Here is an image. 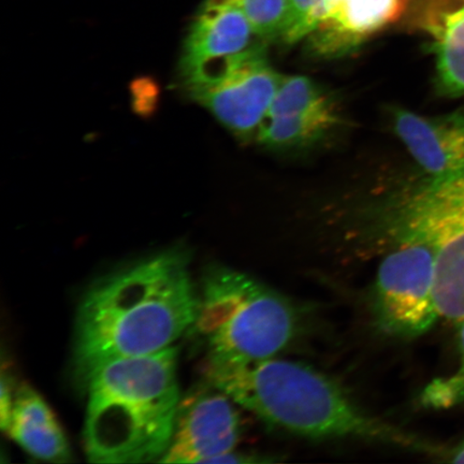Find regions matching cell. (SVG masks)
Returning a JSON list of instances; mask_svg holds the SVG:
<instances>
[{"mask_svg": "<svg viewBox=\"0 0 464 464\" xmlns=\"http://www.w3.org/2000/svg\"><path fill=\"white\" fill-rule=\"evenodd\" d=\"M188 248L172 246L113 270L87 288L75 316L74 379L85 388L102 365L150 355L194 327L199 290Z\"/></svg>", "mask_w": 464, "mask_h": 464, "instance_id": "cell-1", "label": "cell"}, {"mask_svg": "<svg viewBox=\"0 0 464 464\" xmlns=\"http://www.w3.org/2000/svg\"><path fill=\"white\" fill-rule=\"evenodd\" d=\"M205 372L236 404L298 437L426 448L413 435L367 413L338 382L310 365L275 358L248 364L207 361Z\"/></svg>", "mask_w": 464, "mask_h": 464, "instance_id": "cell-2", "label": "cell"}, {"mask_svg": "<svg viewBox=\"0 0 464 464\" xmlns=\"http://www.w3.org/2000/svg\"><path fill=\"white\" fill-rule=\"evenodd\" d=\"M178 346L102 365L85 385L83 440L95 463L160 462L169 448L181 392Z\"/></svg>", "mask_w": 464, "mask_h": 464, "instance_id": "cell-3", "label": "cell"}, {"mask_svg": "<svg viewBox=\"0 0 464 464\" xmlns=\"http://www.w3.org/2000/svg\"><path fill=\"white\" fill-rule=\"evenodd\" d=\"M299 317L285 295L230 266H208L194 324L207 361L248 364L269 361L297 333Z\"/></svg>", "mask_w": 464, "mask_h": 464, "instance_id": "cell-4", "label": "cell"}, {"mask_svg": "<svg viewBox=\"0 0 464 464\" xmlns=\"http://www.w3.org/2000/svg\"><path fill=\"white\" fill-rule=\"evenodd\" d=\"M392 224L393 234L414 236L432 248L440 317L464 321V167L430 179L404 203Z\"/></svg>", "mask_w": 464, "mask_h": 464, "instance_id": "cell-5", "label": "cell"}, {"mask_svg": "<svg viewBox=\"0 0 464 464\" xmlns=\"http://www.w3.org/2000/svg\"><path fill=\"white\" fill-rule=\"evenodd\" d=\"M393 235L397 246L377 271L372 313L382 333L414 339L428 333L440 318L434 295V254L419 237Z\"/></svg>", "mask_w": 464, "mask_h": 464, "instance_id": "cell-6", "label": "cell"}, {"mask_svg": "<svg viewBox=\"0 0 464 464\" xmlns=\"http://www.w3.org/2000/svg\"><path fill=\"white\" fill-rule=\"evenodd\" d=\"M282 79L266 60L264 46L254 44L212 83L189 96L237 136L256 137Z\"/></svg>", "mask_w": 464, "mask_h": 464, "instance_id": "cell-7", "label": "cell"}, {"mask_svg": "<svg viewBox=\"0 0 464 464\" xmlns=\"http://www.w3.org/2000/svg\"><path fill=\"white\" fill-rule=\"evenodd\" d=\"M255 34L245 14L231 0H206L185 39L179 79L188 94L222 74L254 45Z\"/></svg>", "mask_w": 464, "mask_h": 464, "instance_id": "cell-8", "label": "cell"}, {"mask_svg": "<svg viewBox=\"0 0 464 464\" xmlns=\"http://www.w3.org/2000/svg\"><path fill=\"white\" fill-rule=\"evenodd\" d=\"M235 404L208 382L181 398L169 448L160 462L213 463L235 451L241 431Z\"/></svg>", "mask_w": 464, "mask_h": 464, "instance_id": "cell-9", "label": "cell"}, {"mask_svg": "<svg viewBox=\"0 0 464 464\" xmlns=\"http://www.w3.org/2000/svg\"><path fill=\"white\" fill-rule=\"evenodd\" d=\"M393 124L411 155L431 179L464 167V110L439 118L397 110Z\"/></svg>", "mask_w": 464, "mask_h": 464, "instance_id": "cell-10", "label": "cell"}, {"mask_svg": "<svg viewBox=\"0 0 464 464\" xmlns=\"http://www.w3.org/2000/svg\"><path fill=\"white\" fill-rule=\"evenodd\" d=\"M405 5L406 0H335L310 36L312 49L318 55H343L396 22Z\"/></svg>", "mask_w": 464, "mask_h": 464, "instance_id": "cell-11", "label": "cell"}, {"mask_svg": "<svg viewBox=\"0 0 464 464\" xmlns=\"http://www.w3.org/2000/svg\"><path fill=\"white\" fill-rule=\"evenodd\" d=\"M37 459L63 463L71 460L68 440L53 411L33 387L16 388L13 414L5 431Z\"/></svg>", "mask_w": 464, "mask_h": 464, "instance_id": "cell-12", "label": "cell"}, {"mask_svg": "<svg viewBox=\"0 0 464 464\" xmlns=\"http://www.w3.org/2000/svg\"><path fill=\"white\" fill-rule=\"evenodd\" d=\"M423 27L431 34L437 55L438 80L446 95H464V0L435 5Z\"/></svg>", "mask_w": 464, "mask_h": 464, "instance_id": "cell-13", "label": "cell"}, {"mask_svg": "<svg viewBox=\"0 0 464 464\" xmlns=\"http://www.w3.org/2000/svg\"><path fill=\"white\" fill-rule=\"evenodd\" d=\"M338 121L335 109L266 118L257 132V141L270 148H294L326 135Z\"/></svg>", "mask_w": 464, "mask_h": 464, "instance_id": "cell-14", "label": "cell"}, {"mask_svg": "<svg viewBox=\"0 0 464 464\" xmlns=\"http://www.w3.org/2000/svg\"><path fill=\"white\" fill-rule=\"evenodd\" d=\"M333 108L334 104L314 81L304 75H292L282 79L266 118L312 113Z\"/></svg>", "mask_w": 464, "mask_h": 464, "instance_id": "cell-15", "label": "cell"}, {"mask_svg": "<svg viewBox=\"0 0 464 464\" xmlns=\"http://www.w3.org/2000/svg\"><path fill=\"white\" fill-rule=\"evenodd\" d=\"M334 3L335 0H288L280 38L285 44L310 38L326 19Z\"/></svg>", "mask_w": 464, "mask_h": 464, "instance_id": "cell-16", "label": "cell"}, {"mask_svg": "<svg viewBox=\"0 0 464 464\" xmlns=\"http://www.w3.org/2000/svg\"><path fill=\"white\" fill-rule=\"evenodd\" d=\"M459 324L460 364L456 372L434 380L421 393V403L432 409H449L464 403V321Z\"/></svg>", "mask_w": 464, "mask_h": 464, "instance_id": "cell-17", "label": "cell"}, {"mask_svg": "<svg viewBox=\"0 0 464 464\" xmlns=\"http://www.w3.org/2000/svg\"><path fill=\"white\" fill-rule=\"evenodd\" d=\"M14 377L11 376L9 371L3 368L2 384H0V427L5 431L9 425L11 414H13L14 402L15 397Z\"/></svg>", "mask_w": 464, "mask_h": 464, "instance_id": "cell-18", "label": "cell"}, {"mask_svg": "<svg viewBox=\"0 0 464 464\" xmlns=\"http://www.w3.org/2000/svg\"><path fill=\"white\" fill-rule=\"evenodd\" d=\"M450 461L454 463H464V440L455 450H452Z\"/></svg>", "mask_w": 464, "mask_h": 464, "instance_id": "cell-19", "label": "cell"}]
</instances>
